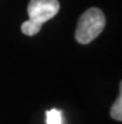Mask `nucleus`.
Masks as SVG:
<instances>
[{
    "instance_id": "nucleus-1",
    "label": "nucleus",
    "mask_w": 122,
    "mask_h": 124,
    "mask_svg": "<svg viewBox=\"0 0 122 124\" xmlns=\"http://www.w3.org/2000/svg\"><path fill=\"white\" fill-rule=\"evenodd\" d=\"M60 10L59 0H30L27 5L29 20L21 24V31L27 36L36 35L44 23L52 19Z\"/></svg>"
},
{
    "instance_id": "nucleus-2",
    "label": "nucleus",
    "mask_w": 122,
    "mask_h": 124,
    "mask_svg": "<svg viewBox=\"0 0 122 124\" xmlns=\"http://www.w3.org/2000/svg\"><path fill=\"white\" fill-rule=\"evenodd\" d=\"M106 18L101 9L90 8L80 16L77 21L75 39L80 44H90L103 31Z\"/></svg>"
},
{
    "instance_id": "nucleus-3",
    "label": "nucleus",
    "mask_w": 122,
    "mask_h": 124,
    "mask_svg": "<svg viewBox=\"0 0 122 124\" xmlns=\"http://www.w3.org/2000/svg\"><path fill=\"white\" fill-rule=\"evenodd\" d=\"M110 114L115 120H118V122L122 120V85H120V94H118L116 101L111 107Z\"/></svg>"
},
{
    "instance_id": "nucleus-4",
    "label": "nucleus",
    "mask_w": 122,
    "mask_h": 124,
    "mask_svg": "<svg viewBox=\"0 0 122 124\" xmlns=\"http://www.w3.org/2000/svg\"><path fill=\"white\" fill-rule=\"evenodd\" d=\"M46 124H64L62 113L59 109H50L46 112Z\"/></svg>"
}]
</instances>
